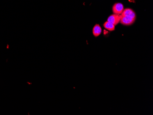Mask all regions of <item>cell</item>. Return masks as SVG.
Segmentation results:
<instances>
[{
  "mask_svg": "<svg viewBox=\"0 0 153 115\" xmlns=\"http://www.w3.org/2000/svg\"><path fill=\"white\" fill-rule=\"evenodd\" d=\"M121 15L130 17L133 18H136V13H135V12L130 8L125 9V10H123Z\"/></svg>",
  "mask_w": 153,
  "mask_h": 115,
  "instance_id": "cell-4",
  "label": "cell"
},
{
  "mask_svg": "<svg viewBox=\"0 0 153 115\" xmlns=\"http://www.w3.org/2000/svg\"><path fill=\"white\" fill-rule=\"evenodd\" d=\"M123 4L121 3H117L113 5L112 11L114 14L121 15L124 10Z\"/></svg>",
  "mask_w": 153,
  "mask_h": 115,
  "instance_id": "cell-2",
  "label": "cell"
},
{
  "mask_svg": "<svg viewBox=\"0 0 153 115\" xmlns=\"http://www.w3.org/2000/svg\"><path fill=\"white\" fill-rule=\"evenodd\" d=\"M103 26L106 29L110 31H114L115 29V26L114 25L108 21L106 22L104 24Z\"/></svg>",
  "mask_w": 153,
  "mask_h": 115,
  "instance_id": "cell-6",
  "label": "cell"
},
{
  "mask_svg": "<svg viewBox=\"0 0 153 115\" xmlns=\"http://www.w3.org/2000/svg\"><path fill=\"white\" fill-rule=\"evenodd\" d=\"M135 20H136V18H133L130 17L121 15L120 22L122 25H126V26H129L134 24Z\"/></svg>",
  "mask_w": 153,
  "mask_h": 115,
  "instance_id": "cell-1",
  "label": "cell"
},
{
  "mask_svg": "<svg viewBox=\"0 0 153 115\" xmlns=\"http://www.w3.org/2000/svg\"><path fill=\"white\" fill-rule=\"evenodd\" d=\"M120 19H121V15L113 14L109 17L107 21L112 23L115 26L120 23Z\"/></svg>",
  "mask_w": 153,
  "mask_h": 115,
  "instance_id": "cell-3",
  "label": "cell"
},
{
  "mask_svg": "<svg viewBox=\"0 0 153 115\" xmlns=\"http://www.w3.org/2000/svg\"><path fill=\"white\" fill-rule=\"evenodd\" d=\"M102 29L99 24L95 25L93 29V33L94 36L95 37L100 36L102 33Z\"/></svg>",
  "mask_w": 153,
  "mask_h": 115,
  "instance_id": "cell-5",
  "label": "cell"
}]
</instances>
